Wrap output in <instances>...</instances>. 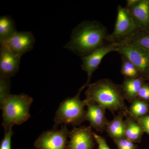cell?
<instances>
[{"instance_id":"obj_1","label":"cell","mask_w":149,"mask_h":149,"mask_svg":"<svg viewBox=\"0 0 149 149\" xmlns=\"http://www.w3.org/2000/svg\"><path fill=\"white\" fill-rule=\"evenodd\" d=\"M109 35L106 27L99 22L83 21L73 29L64 47L82 58L110 43Z\"/></svg>"},{"instance_id":"obj_2","label":"cell","mask_w":149,"mask_h":149,"mask_svg":"<svg viewBox=\"0 0 149 149\" xmlns=\"http://www.w3.org/2000/svg\"><path fill=\"white\" fill-rule=\"evenodd\" d=\"M85 92V103L93 102L111 112L127 111L121 85L108 79H100L90 84Z\"/></svg>"},{"instance_id":"obj_3","label":"cell","mask_w":149,"mask_h":149,"mask_svg":"<svg viewBox=\"0 0 149 149\" xmlns=\"http://www.w3.org/2000/svg\"><path fill=\"white\" fill-rule=\"evenodd\" d=\"M33 100L26 94L10 95L3 104L2 125L5 132L14 125H19L26 122L30 118L29 109Z\"/></svg>"},{"instance_id":"obj_4","label":"cell","mask_w":149,"mask_h":149,"mask_svg":"<svg viewBox=\"0 0 149 149\" xmlns=\"http://www.w3.org/2000/svg\"><path fill=\"white\" fill-rule=\"evenodd\" d=\"M85 88L84 85L79 90L74 97L68 98L62 102L56 112L53 129H57L59 125H70L76 126L86 120V106L85 101L80 99V93Z\"/></svg>"},{"instance_id":"obj_5","label":"cell","mask_w":149,"mask_h":149,"mask_svg":"<svg viewBox=\"0 0 149 149\" xmlns=\"http://www.w3.org/2000/svg\"><path fill=\"white\" fill-rule=\"evenodd\" d=\"M139 30L127 8L118 6L114 30L109 35V42L118 44L126 42Z\"/></svg>"},{"instance_id":"obj_6","label":"cell","mask_w":149,"mask_h":149,"mask_svg":"<svg viewBox=\"0 0 149 149\" xmlns=\"http://www.w3.org/2000/svg\"><path fill=\"white\" fill-rule=\"evenodd\" d=\"M117 52L130 60L136 67L141 77L146 78L149 74V52L130 43L119 44Z\"/></svg>"},{"instance_id":"obj_7","label":"cell","mask_w":149,"mask_h":149,"mask_svg":"<svg viewBox=\"0 0 149 149\" xmlns=\"http://www.w3.org/2000/svg\"><path fill=\"white\" fill-rule=\"evenodd\" d=\"M70 132L65 125L59 130L45 131L35 141L34 146L37 149H66Z\"/></svg>"},{"instance_id":"obj_8","label":"cell","mask_w":149,"mask_h":149,"mask_svg":"<svg viewBox=\"0 0 149 149\" xmlns=\"http://www.w3.org/2000/svg\"><path fill=\"white\" fill-rule=\"evenodd\" d=\"M119 44L110 43L96 50L90 55L82 58V69L87 72L88 79L84 86L88 87L91 84L93 73L98 68L102 60L107 54L113 52H117Z\"/></svg>"},{"instance_id":"obj_9","label":"cell","mask_w":149,"mask_h":149,"mask_svg":"<svg viewBox=\"0 0 149 149\" xmlns=\"http://www.w3.org/2000/svg\"><path fill=\"white\" fill-rule=\"evenodd\" d=\"M93 133L91 126L74 127L70 132V141L66 149H93L95 139Z\"/></svg>"},{"instance_id":"obj_10","label":"cell","mask_w":149,"mask_h":149,"mask_svg":"<svg viewBox=\"0 0 149 149\" xmlns=\"http://www.w3.org/2000/svg\"><path fill=\"white\" fill-rule=\"evenodd\" d=\"M22 56L4 46L0 50V77L10 78L18 72Z\"/></svg>"},{"instance_id":"obj_11","label":"cell","mask_w":149,"mask_h":149,"mask_svg":"<svg viewBox=\"0 0 149 149\" xmlns=\"http://www.w3.org/2000/svg\"><path fill=\"white\" fill-rule=\"evenodd\" d=\"M35 37L30 32H17L13 37L1 46L8 48L15 53L22 56L34 47Z\"/></svg>"},{"instance_id":"obj_12","label":"cell","mask_w":149,"mask_h":149,"mask_svg":"<svg viewBox=\"0 0 149 149\" xmlns=\"http://www.w3.org/2000/svg\"><path fill=\"white\" fill-rule=\"evenodd\" d=\"M126 8L139 30H149V0H139L136 4Z\"/></svg>"},{"instance_id":"obj_13","label":"cell","mask_w":149,"mask_h":149,"mask_svg":"<svg viewBox=\"0 0 149 149\" xmlns=\"http://www.w3.org/2000/svg\"><path fill=\"white\" fill-rule=\"evenodd\" d=\"M86 106V119L90 122V126L97 131L102 132L108 123L106 117V109L93 102L87 103Z\"/></svg>"},{"instance_id":"obj_14","label":"cell","mask_w":149,"mask_h":149,"mask_svg":"<svg viewBox=\"0 0 149 149\" xmlns=\"http://www.w3.org/2000/svg\"><path fill=\"white\" fill-rule=\"evenodd\" d=\"M144 83L145 79L142 77L125 78L122 85H120L125 99L129 101L136 100Z\"/></svg>"},{"instance_id":"obj_15","label":"cell","mask_w":149,"mask_h":149,"mask_svg":"<svg viewBox=\"0 0 149 149\" xmlns=\"http://www.w3.org/2000/svg\"><path fill=\"white\" fill-rule=\"evenodd\" d=\"M124 115V112H120L107 124L106 128L107 132L113 140L125 137V120H123Z\"/></svg>"},{"instance_id":"obj_16","label":"cell","mask_w":149,"mask_h":149,"mask_svg":"<svg viewBox=\"0 0 149 149\" xmlns=\"http://www.w3.org/2000/svg\"><path fill=\"white\" fill-rule=\"evenodd\" d=\"M17 32L15 23L10 17H0V44L3 45Z\"/></svg>"},{"instance_id":"obj_17","label":"cell","mask_w":149,"mask_h":149,"mask_svg":"<svg viewBox=\"0 0 149 149\" xmlns=\"http://www.w3.org/2000/svg\"><path fill=\"white\" fill-rule=\"evenodd\" d=\"M125 123L124 137L134 143L140 142L144 131L141 125L129 118L125 120Z\"/></svg>"},{"instance_id":"obj_18","label":"cell","mask_w":149,"mask_h":149,"mask_svg":"<svg viewBox=\"0 0 149 149\" xmlns=\"http://www.w3.org/2000/svg\"><path fill=\"white\" fill-rule=\"evenodd\" d=\"M121 56L122 65L120 71L121 74L125 78H132L141 77L135 65L125 57Z\"/></svg>"},{"instance_id":"obj_19","label":"cell","mask_w":149,"mask_h":149,"mask_svg":"<svg viewBox=\"0 0 149 149\" xmlns=\"http://www.w3.org/2000/svg\"><path fill=\"white\" fill-rule=\"evenodd\" d=\"M126 42L135 44L149 52V30H139Z\"/></svg>"},{"instance_id":"obj_20","label":"cell","mask_w":149,"mask_h":149,"mask_svg":"<svg viewBox=\"0 0 149 149\" xmlns=\"http://www.w3.org/2000/svg\"><path fill=\"white\" fill-rule=\"evenodd\" d=\"M133 101L130 107V114L135 118L145 116L148 111V104L139 99H136Z\"/></svg>"},{"instance_id":"obj_21","label":"cell","mask_w":149,"mask_h":149,"mask_svg":"<svg viewBox=\"0 0 149 149\" xmlns=\"http://www.w3.org/2000/svg\"><path fill=\"white\" fill-rule=\"evenodd\" d=\"M10 78L0 77V105L10 95Z\"/></svg>"},{"instance_id":"obj_22","label":"cell","mask_w":149,"mask_h":149,"mask_svg":"<svg viewBox=\"0 0 149 149\" xmlns=\"http://www.w3.org/2000/svg\"><path fill=\"white\" fill-rule=\"evenodd\" d=\"M118 149H137V145L125 137L113 140Z\"/></svg>"},{"instance_id":"obj_23","label":"cell","mask_w":149,"mask_h":149,"mask_svg":"<svg viewBox=\"0 0 149 149\" xmlns=\"http://www.w3.org/2000/svg\"><path fill=\"white\" fill-rule=\"evenodd\" d=\"M13 133L12 128L5 132L4 137L0 144V149H11V139Z\"/></svg>"},{"instance_id":"obj_24","label":"cell","mask_w":149,"mask_h":149,"mask_svg":"<svg viewBox=\"0 0 149 149\" xmlns=\"http://www.w3.org/2000/svg\"><path fill=\"white\" fill-rule=\"evenodd\" d=\"M137 98L141 100H149V85L145 83L138 94Z\"/></svg>"},{"instance_id":"obj_25","label":"cell","mask_w":149,"mask_h":149,"mask_svg":"<svg viewBox=\"0 0 149 149\" xmlns=\"http://www.w3.org/2000/svg\"><path fill=\"white\" fill-rule=\"evenodd\" d=\"M93 134L94 139L98 145V149H111L104 138L94 132Z\"/></svg>"},{"instance_id":"obj_26","label":"cell","mask_w":149,"mask_h":149,"mask_svg":"<svg viewBox=\"0 0 149 149\" xmlns=\"http://www.w3.org/2000/svg\"><path fill=\"white\" fill-rule=\"evenodd\" d=\"M136 119V121L141 125L144 131L149 134V115L138 118Z\"/></svg>"},{"instance_id":"obj_27","label":"cell","mask_w":149,"mask_h":149,"mask_svg":"<svg viewBox=\"0 0 149 149\" xmlns=\"http://www.w3.org/2000/svg\"><path fill=\"white\" fill-rule=\"evenodd\" d=\"M139 0H127L126 8L130 7L137 3Z\"/></svg>"},{"instance_id":"obj_28","label":"cell","mask_w":149,"mask_h":149,"mask_svg":"<svg viewBox=\"0 0 149 149\" xmlns=\"http://www.w3.org/2000/svg\"><path fill=\"white\" fill-rule=\"evenodd\" d=\"M146 78L148 80H149V74H148V76H147L146 77Z\"/></svg>"}]
</instances>
